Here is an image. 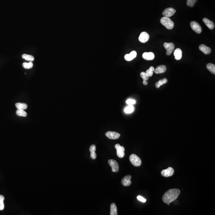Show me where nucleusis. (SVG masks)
<instances>
[{"label": "nucleus", "mask_w": 215, "mask_h": 215, "mask_svg": "<svg viewBox=\"0 0 215 215\" xmlns=\"http://www.w3.org/2000/svg\"><path fill=\"white\" fill-rule=\"evenodd\" d=\"M180 193L179 189H171L167 191L162 197L163 201L165 204H170L177 198Z\"/></svg>", "instance_id": "f257e3e1"}, {"label": "nucleus", "mask_w": 215, "mask_h": 215, "mask_svg": "<svg viewBox=\"0 0 215 215\" xmlns=\"http://www.w3.org/2000/svg\"><path fill=\"white\" fill-rule=\"evenodd\" d=\"M161 23L167 29L171 30L174 26V24L169 18L163 17L161 19Z\"/></svg>", "instance_id": "f03ea898"}, {"label": "nucleus", "mask_w": 215, "mask_h": 215, "mask_svg": "<svg viewBox=\"0 0 215 215\" xmlns=\"http://www.w3.org/2000/svg\"><path fill=\"white\" fill-rule=\"evenodd\" d=\"M130 161L132 164L136 167H139L142 164V161L137 155L132 154L130 157Z\"/></svg>", "instance_id": "7ed1b4c3"}, {"label": "nucleus", "mask_w": 215, "mask_h": 215, "mask_svg": "<svg viewBox=\"0 0 215 215\" xmlns=\"http://www.w3.org/2000/svg\"><path fill=\"white\" fill-rule=\"evenodd\" d=\"M190 25L192 29L196 33L200 34L202 32V29L200 25L196 21H192L190 22Z\"/></svg>", "instance_id": "20e7f679"}, {"label": "nucleus", "mask_w": 215, "mask_h": 215, "mask_svg": "<svg viewBox=\"0 0 215 215\" xmlns=\"http://www.w3.org/2000/svg\"><path fill=\"white\" fill-rule=\"evenodd\" d=\"M163 46L166 50H167L166 54L167 56H170L174 50L175 46L173 43L171 42L170 43L165 42Z\"/></svg>", "instance_id": "39448f33"}, {"label": "nucleus", "mask_w": 215, "mask_h": 215, "mask_svg": "<svg viewBox=\"0 0 215 215\" xmlns=\"http://www.w3.org/2000/svg\"><path fill=\"white\" fill-rule=\"evenodd\" d=\"M115 147L117 151V155L120 158H122L125 155V148L122 146H120L119 144H116L115 145Z\"/></svg>", "instance_id": "423d86ee"}, {"label": "nucleus", "mask_w": 215, "mask_h": 215, "mask_svg": "<svg viewBox=\"0 0 215 215\" xmlns=\"http://www.w3.org/2000/svg\"><path fill=\"white\" fill-rule=\"evenodd\" d=\"M176 12V10L173 8H168L163 11L162 14L164 17L169 18L174 15Z\"/></svg>", "instance_id": "0eeeda50"}, {"label": "nucleus", "mask_w": 215, "mask_h": 215, "mask_svg": "<svg viewBox=\"0 0 215 215\" xmlns=\"http://www.w3.org/2000/svg\"><path fill=\"white\" fill-rule=\"evenodd\" d=\"M108 163L112 168V171L113 172H118L119 171V165L116 160L114 159H110L108 160Z\"/></svg>", "instance_id": "6e6552de"}, {"label": "nucleus", "mask_w": 215, "mask_h": 215, "mask_svg": "<svg viewBox=\"0 0 215 215\" xmlns=\"http://www.w3.org/2000/svg\"><path fill=\"white\" fill-rule=\"evenodd\" d=\"M174 173V170L172 167L168 168L167 169L163 170L161 172V174L163 176L167 177L173 175Z\"/></svg>", "instance_id": "1a4fd4ad"}, {"label": "nucleus", "mask_w": 215, "mask_h": 215, "mask_svg": "<svg viewBox=\"0 0 215 215\" xmlns=\"http://www.w3.org/2000/svg\"><path fill=\"white\" fill-rule=\"evenodd\" d=\"M105 135L106 137L109 138V139H112V140H116L119 138L120 137V134L117 133L116 132H111V131H108L107 132Z\"/></svg>", "instance_id": "9d476101"}, {"label": "nucleus", "mask_w": 215, "mask_h": 215, "mask_svg": "<svg viewBox=\"0 0 215 215\" xmlns=\"http://www.w3.org/2000/svg\"><path fill=\"white\" fill-rule=\"evenodd\" d=\"M149 36L146 32H142L139 36V40L142 43H145L148 41Z\"/></svg>", "instance_id": "9b49d317"}, {"label": "nucleus", "mask_w": 215, "mask_h": 215, "mask_svg": "<svg viewBox=\"0 0 215 215\" xmlns=\"http://www.w3.org/2000/svg\"><path fill=\"white\" fill-rule=\"evenodd\" d=\"M131 178L132 176L130 175H128L124 176L121 181V182L123 185L125 186H130L132 183V181H131Z\"/></svg>", "instance_id": "f8f14e48"}, {"label": "nucleus", "mask_w": 215, "mask_h": 215, "mask_svg": "<svg viewBox=\"0 0 215 215\" xmlns=\"http://www.w3.org/2000/svg\"><path fill=\"white\" fill-rule=\"evenodd\" d=\"M199 49L206 55L209 54L211 52V49L209 47L206 46L205 45H200L199 46Z\"/></svg>", "instance_id": "ddd939ff"}, {"label": "nucleus", "mask_w": 215, "mask_h": 215, "mask_svg": "<svg viewBox=\"0 0 215 215\" xmlns=\"http://www.w3.org/2000/svg\"><path fill=\"white\" fill-rule=\"evenodd\" d=\"M142 57L144 59L146 60H152L155 58V55L152 52L144 53L142 55Z\"/></svg>", "instance_id": "4468645a"}, {"label": "nucleus", "mask_w": 215, "mask_h": 215, "mask_svg": "<svg viewBox=\"0 0 215 215\" xmlns=\"http://www.w3.org/2000/svg\"><path fill=\"white\" fill-rule=\"evenodd\" d=\"M203 21L206 26L210 30H212L214 28L215 25L213 22L208 19L207 18H204L203 19Z\"/></svg>", "instance_id": "2eb2a0df"}, {"label": "nucleus", "mask_w": 215, "mask_h": 215, "mask_svg": "<svg viewBox=\"0 0 215 215\" xmlns=\"http://www.w3.org/2000/svg\"><path fill=\"white\" fill-rule=\"evenodd\" d=\"M167 70V68L164 65H161L157 67V68L155 70L154 72L156 74L163 73H164Z\"/></svg>", "instance_id": "dca6fc26"}, {"label": "nucleus", "mask_w": 215, "mask_h": 215, "mask_svg": "<svg viewBox=\"0 0 215 215\" xmlns=\"http://www.w3.org/2000/svg\"><path fill=\"white\" fill-rule=\"evenodd\" d=\"M174 58L177 60H179L182 57V52L180 48H177L176 49L174 53Z\"/></svg>", "instance_id": "f3484780"}, {"label": "nucleus", "mask_w": 215, "mask_h": 215, "mask_svg": "<svg viewBox=\"0 0 215 215\" xmlns=\"http://www.w3.org/2000/svg\"><path fill=\"white\" fill-rule=\"evenodd\" d=\"M96 150V146L95 145H92L90 146V157L92 159H95L96 158V154L95 152Z\"/></svg>", "instance_id": "a211bd4d"}, {"label": "nucleus", "mask_w": 215, "mask_h": 215, "mask_svg": "<svg viewBox=\"0 0 215 215\" xmlns=\"http://www.w3.org/2000/svg\"><path fill=\"white\" fill-rule=\"evenodd\" d=\"M110 215H117V208L115 203L112 204L110 205Z\"/></svg>", "instance_id": "6ab92c4d"}, {"label": "nucleus", "mask_w": 215, "mask_h": 215, "mask_svg": "<svg viewBox=\"0 0 215 215\" xmlns=\"http://www.w3.org/2000/svg\"><path fill=\"white\" fill-rule=\"evenodd\" d=\"M206 68L210 72L215 74V65L211 63H209L206 66Z\"/></svg>", "instance_id": "aec40b11"}, {"label": "nucleus", "mask_w": 215, "mask_h": 215, "mask_svg": "<svg viewBox=\"0 0 215 215\" xmlns=\"http://www.w3.org/2000/svg\"><path fill=\"white\" fill-rule=\"evenodd\" d=\"M16 114L18 116L22 117H25L27 116V113L23 109H17V110L16 111Z\"/></svg>", "instance_id": "412c9836"}, {"label": "nucleus", "mask_w": 215, "mask_h": 215, "mask_svg": "<svg viewBox=\"0 0 215 215\" xmlns=\"http://www.w3.org/2000/svg\"><path fill=\"white\" fill-rule=\"evenodd\" d=\"M15 106L17 109H23L24 110L28 108V106L25 103H17L15 104Z\"/></svg>", "instance_id": "4be33fe9"}, {"label": "nucleus", "mask_w": 215, "mask_h": 215, "mask_svg": "<svg viewBox=\"0 0 215 215\" xmlns=\"http://www.w3.org/2000/svg\"><path fill=\"white\" fill-rule=\"evenodd\" d=\"M167 79L166 78H163V79L159 80V81L156 82L155 84V86L157 88H159L163 84H165L167 82Z\"/></svg>", "instance_id": "5701e85b"}, {"label": "nucleus", "mask_w": 215, "mask_h": 215, "mask_svg": "<svg viewBox=\"0 0 215 215\" xmlns=\"http://www.w3.org/2000/svg\"><path fill=\"white\" fill-rule=\"evenodd\" d=\"M22 58L24 59H25L26 60L30 62H32L34 60V57L30 55L26 54L22 55Z\"/></svg>", "instance_id": "b1692460"}, {"label": "nucleus", "mask_w": 215, "mask_h": 215, "mask_svg": "<svg viewBox=\"0 0 215 215\" xmlns=\"http://www.w3.org/2000/svg\"><path fill=\"white\" fill-rule=\"evenodd\" d=\"M134 107L133 105H129L125 108L124 110V112L126 114H130L134 112Z\"/></svg>", "instance_id": "393cba45"}, {"label": "nucleus", "mask_w": 215, "mask_h": 215, "mask_svg": "<svg viewBox=\"0 0 215 215\" xmlns=\"http://www.w3.org/2000/svg\"><path fill=\"white\" fill-rule=\"evenodd\" d=\"M155 71V68L151 66L149 68L148 70H147L146 72V73L147 74L148 76L149 77H151L153 75V72Z\"/></svg>", "instance_id": "a878e982"}, {"label": "nucleus", "mask_w": 215, "mask_h": 215, "mask_svg": "<svg viewBox=\"0 0 215 215\" xmlns=\"http://www.w3.org/2000/svg\"><path fill=\"white\" fill-rule=\"evenodd\" d=\"M23 68L26 69H30L33 67V64L32 62L29 63L24 62L22 64Z\"/></svg>", "instance_id": "bb28decb"}, {"label": "nucleus", "mask_w": 215, "mask_h": 215, "mask_svg": "<svg viewBox=\"0 0 215 215\" xmlns=\"http://www.w3.org/2000/svg\"><path fill=\"white\" fill-rule=\"evenodd\" d=\"M4 196L0 195V210H3L4 208Z\"/></svg>", "instance_id": "cd10ccee"}, {"label": "nucleus", "mask_w": 215, "mask_h": 215, "mask_svg": "<svg viewBox=\"0 0 215 215\" xmlns=\"http://www.w3.org/2000/svg\"><path fill=\"white\" fill-rule=\"evenodd\" d=\"M198 0H187L186 4L188 6L190 7H193L196 2H197Z\"/></svg>", "instance_id": "c85d7f7f"}, {"label": "nucleus", "mask_w": 215, "mask_h": 215, "mask_svg": "<svg viewBox=\"0 0 215 215\" xmlns=\"http://www.w3.org/2000/svg\"><path fill=\"white\" fill-rule=\"evenodd\" d=\"M140 76L143 78V80H147L149 79V76H148L146 72H142L140 73Z\"/></svg>", "instance_id": "c756f323"}, {"label": "nucleus", "mask_w": 215, "mask_h": 215, "mask_svg": "<svg viewBox=\"0 0 215 215\" xmlns=\"http://www.w3.org/2000/svg\"><path fill=\"white\" fill-rule=\"evenodd\" d=\"M136 101L134 99H128L126 100V103L129 105H133L136 103Z\"/></svg>", "instance_id": "7c9ffc66"}, {"label": "nucleus", "mask_w": 215, "mask_h": 215, "mask_svg": "<svg viewBox=\"0 0 215 215\" xmlns=\"http://www.w3.org/2000/svg\"><path fill=\"white\" fill-rule=\"evenodd\" d=\"M124 58H125V60L127 61H131L133 60L130 54L126 55L124 56Z\"/></svg>", "instance_id": "2f4dec72"}, {"label": "nucleus", "mask_w": 215, "mask_h": 215, "mask_svg": "<svg viewBox=\"0 0 215 215\" xmlns=\"http://www.w3.org/2000/svg\"><path fill=\"white\" fill-rule=\"evenodd\" d=\"M137 198L138 200H139L140 201L144 203V202H146V199L141 196H137Z\"/></svg>", "instance_id": "473e14b6"}, {"label": "nucleus", "mask_w": 215, "mask_h": 215, "mask_svg": "<svg viewBox=\"0 0 215 215\" xmlns=\"http://www.w3.org/2000/svg\"><path fill=\"white\" fill-rule=\"evenodd\" d=\"M130 56H131L133 59L135 58L137 56V52L135 51H133L131 53H130Z\"/></svg>", "instance_id": "72a5a7b5"}, {"label": "nucleus", "mask_w": 215, "mask_h": 215, "mask_svg": "<svg viewBox=\"0 0 215 215\" xmlns=\"http://www.w3.org/2000/svg\"><path fill=\"white\" fill-rule=\"evenodd\" d=\"M143 84H144V85H147V84L148 82H147V80H143Z\"/></svg>", "instance_id": "f704fd0d"}, {"label": "nucleus", "mask_w": 215, "mask_h": 215, "mask_svg": "<svg viewBox=\"0 0 215 215\" xmlns=\"http://www.w3.org/2000/svg\"><path fill=\"white\" fill-rule=\"evenodd\" d=\"M167 204L168 205H169V204Z\"/></svg>", "instance_id": "c9c22d12"}]
</instances>
